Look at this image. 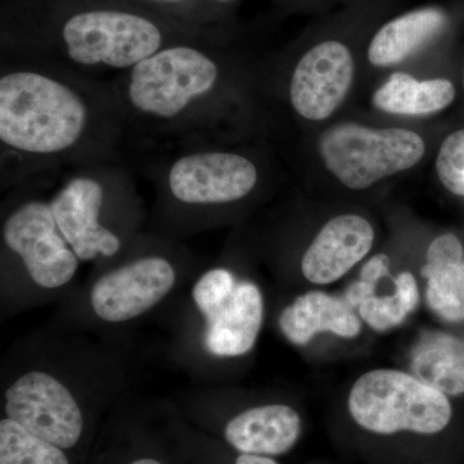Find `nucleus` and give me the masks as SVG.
Listing matches in <instances>:
<instances>
[{"label": "nucleus", "instance_id": "6e6552de", "mask_svg": "<svg viewBox=\"0 0 464 464\" xmlns=\"http://www.w3.org/2000/svg\"><path fill=\"white\" fill-rule=\"evenodd\" d=\"M3 240L41 288H61L78 271L79 258L58 231L50 204L34 200L18 207L3 225Z\"/></svg>", "mask_w": 464, "mask_h": 464}, {"label": "nucleus", "instance_id": "aec40b11", "mask_svg": "<svg viewBox=\"0 0 464 464\" xmlns=\"http://www.w3.org/2000/svg\"><path fill=\"white\" fill-rule=\"evenodd\" d=\"M0 464H70L63 449L5 418L0 422Z\"/></svg>", "mask_w": 464, "mask_h": 464}, {"label": "nucleus", "instance_id": "423d86ee", "mask_svg": "<svg viewBox=\"0 0 464 464\" xmlns=\"http://www.w3.org/2000/svg\"><path fill=\"white\" fill-rule=\"evenodd\" d=\"M192 299L206 320L204 343L212 355L237 357L255 347L264 323L257 285L237 282L226 268H213L195 283Z\"/></svg>", "mask_w": 464, "mask_h": 464}, {"label": "nucleus", "instance_id": "f257e3e1", "mask_svg": "<svg viewBox=\"0 0 464 464\" xmlns=\"http://www.w3.org/2000/svg\"><path fill=\"white\" fill-rule=\"evenodd\" d=\"M88 121L83 97L53 76L25 69L0 78V141L14 151L63 154L81 141Z\"/></svg>", "mask_w": 464, "mask_h": 464}, {"label": "nucleus", "instance_id": "4be33fe9", "mask_svg": "<svg viewBox=\"0 0 464 464\" xmlns=\"http://www.w3.org/2000/svg\"><path fill=\"white\" fill-rule=\"evenodd\" d=\"M436 170L449 191L464 197V130L451 133L442 142Z\"/></svg>", "mask_w": 464, "mask_h": 464}, {"label": "nucleus", "instance_id": "f03ea898", "mask_svg": "<svg viewBox=\"0 0 464 464\" xmlns=\"http://www.w3.org/2000/svg\"><path fill=\"white\" fill-rule=\"evenodd\" d=\"M348 411L362 429L378 435H433L450 423L453 414L445 393L393 369L362 375L348 396Z\"/></svg>", "mask_w": 464, "mask_h": 464}, {"label": "nucleus", "instance_id": "6ab92c4d", "mask_svg": "<svg viewBox=\"0 0 464 464\" xmlns=\"http://www.w3.org/2000/svg\"><path fill=\"white\" fill-rule=\"evenodd\" d=\"M427 304L441 319L450 323L464 320V259L447 262L427 261Z\"/></svg>", "mask_w": 464, "mask_h": 464}, {"label": "nucleus", "instance_id": "412c9836", "mask_svg": "<svg viewBox=\"0 0 464 464\" xmlns=\"http://www.w3.org/2000/svg\"><path fill=\"white\" fill-rule=\"evenodd\" d=\"M395 285L392 295H374L359 307L360 316L374 331L395 328L418 306L420 292L413 274H400L395 279Z\"/></svg>", "mask_w": 464, "mask_h": 464}, {"label": "nucleus", "instance_id": "b1692460", "mask_svg": "<svg viewBox=\"0 0 464 464\" xmlns=\"http://www.w3.org/2000/svg\"><path fill=\"white\" fill-rule=\"evenodd\" d=\"M374 295L375 285L359 280V282L351 284L350 288L347 289L346 295H344V302L351 308H359L362 306V304H364L366 299L374 297Z\"/></svg>", "mask_w": 464, "mask_h": 464}, {"label": "nucleus", "instance_id": "1a4fd4ad", "mask_svg": "<svg viewBox=\"0 0 464 464\" xmlns=\"http://www.w3.org/2000/svg\"><path fill=\"white\" fill-rule=\"evenodd\" d=\"M176 280V270L168 259L158 256L134 259L94 283L92 310L108 323L136 319L160 304Z\"/></svg>", "mask_w": 464, "mask_h": 464}, {"label": "nucleus", "instance_id": "9d476101", "mask_svg": "<svg viewBox=\"0 0 464 464\" xmlns=\"http://www.w3.org/2000/svg\"><path fill=\"white\" fill-rule=\"evenodd\" d=\"M257 181L255 164L234 152L185 155L174 161L168 173L173 197L194 206L234 203L246 198Z\"/></svg>", "mask_w": 464, "mask_h": 464}, {"label": "nucleus", "instance_id": "ddd939ff", "mask_svg": "<svg viewBox=\"0 0 464 464\" xmlns=\"http://www.w3.org/2000/svg\"><path fill=\"white\" fill-rule=\"evenodd\" d=\"M373 243V227L362 217H334L308 246L302 273L308 282L319 285L337 282L371 252Z\"/></svg>", "mask_w": 464, "mask_h": 464}, {"label": "nucleus", "instance_id": "bb28decb", "mask_svg": "<svg viewBox=\"0 0 464 464\" xmlns=\"http://www.w3.org/2000/svg\"><path fill=\"white\" fill-rule=\"evenodd\" d=\"M154 2L174 3V2H181V0H154Z\"/></svg>", "mask_w": 464, "mask_h": 464}, {"label": "nucleus", "instance_id": "7ed1b4c3", "mask_svg": "<svg viewBox=\"0 0 464 464\" xmlns=\"http://www.w3.org/2000/svg\"><path fill=\"white\" fill-rule=\"evenodd\" d=\"M219 79L215 61L197 48H163L130 70L127 99L139 114L169 121L212 93Z\"/></svg>", "mask_w": 464, "mask_h": 464}, {"label": "nucleus", "instance_id": "2eb2a0df", "mask_svg": "<svg viewBox=\"0 0 464 464\" xmlns=\"http://www.w3.org/2000/svg\"><path fill=\"white\" fill-rule=\"evenodd\" d=\"M280 331L286 340L304 346L319 333L331 332L343 338H353L362 331V323L344 299L324 292L304 293L279 317Z\"/></svg>", "mask_w": 464, "mask_h": 464}, {"label": "nucleus", "instance_id": "f3484780", "mask_svg": "<svg viewBox=\"0 0 464 464\" xmlns=\"http://www.w3.org/2000/svg\"><path fill=\"white\" fill-rule=\"evenodd\" d=\"M414 377L445 393H464V342L442 334L430 333L418 342L411 353Z\"/></svg>", "mask_w": 464, "mask_h": 464}, {"label": "nucleus", "instance_id": "4468645a", "mask_svg": "<svg viewBox=\"0 0 464 464\" xmlns=\"http://www.w3.org/2000/svg\"><path fill=\"white\" fill-rule=\"evenodd\" d=\"M301 418L284 404L256 406L241 411L225 427V439L241 454L282 456L301 435Z\"/></svg>", "mask_w": 464, "mask_h": 464}, {"label": "nucleus", "instance_id": "a211bd4d", "mask_svg": "<svg viewBox=\"0 0 464 464\" xmlns=\"http://www.w3.org/2000/svg\"><path fill=\"white\" fill-rule=\"evenodd\" d=\"M454 97L456 90L447 79L417 81L405 72H395L375 92L373 103L390 114L423 116L448 108Z\"/></svg>", "mask_w": 464, "mask_h": 464}, {"label": "nucleus", "instance_id": "f8f14e48", "mask_svg": "<svg viewBox=\"0 0 464 464\" xmlns=\"http://www.w3.org/2000/svg\"><path fill=\"white\" fill-rule=\"evenodd\" d=\"M103 188L91 177H76L50 203L58 231L81 261L112 257L121 250L118 235L100 224Z\"/></svg>", "mask_w": 464, "mask_h": 464}, {"label": "nucleus", "instance_id": "20e7f679", "mask_svg": "<svg viewBox=\"0 0 464 464\" xmlns=\"http://www.w3.org/2000/svg\"><path fill=\"white\" fill-rule=\"evenodd\" d=\"M319 149L329 172L353 190L371 188L386 177L411 169L426 150L422 137L411 130L356 124L326 130Z\"/></svg>", "mask_w": 464, "mask_h": 464}, {"label": "nucleus", "instance_id": "5701e85b", "mask_svg": "<svg viewBox=\"0 0 464 464\" xmlns=\"http://www.w3.org/2000/svg\"><path fill=\"white\" fill-rule=\"evenodd\" d=\"M389 256L381 253V255L374 256V257L366 262L364 267H362V274H360V280L377 286V283L380 282L382 277L389 275Z\"/></svg>", "mask_w": 464, "mask_h": 464}, {"label": "nucleus", "instance_id": "dca6fc26", "mask_svg": "<svg viewBox=\"0 0 464 464\" xmlns=\"http://www.w3.org/2000/svg\"><path fill=\"white\" fill-rule=\"evenodd\" d=\"M447 24V16L439 8H423L395 18L375 34L369 47L372 65L386 67L402 63Z\"/></svg>", "mask_w": 464, "mask_h": 464}, {"label": "nucleus", "instance_id": "0eeeda50", "mask_svg": "<svg viewBox=\"0 0 464 464\" xmlns=\"http://www.w3.org/2000/svg\"><path fill=\"white\" fill-rule=\"evenodd\" d=\"M5 414L27 431L61 449L78 444L84 430L81 406L72 391L42 371L21 375L5 391Z\"/></svg>", "mask_w": 464, "mask_h": 464}, {"label": "nucleus", "instance_id": "9b49d317", "mask_svg": "<svg viewBox=\"0 0 464 464\" xmlns=\"http://www.w3.org/2000/svg\"><path fill=\"white\" fill-rule=\"evenodd\" d=\"M353 79V60L346 45L324 42L308 51L293 72V108L308 121H324L346 99Z\"/></svg>", "mask_w": 464, "mask_h": 464}, {"label": "nucleus", "instance_id": "39448f33", "mask_svg": "<svg viewBox=\"0 0 464 464\" xmlns=\"http://www.w3.org/2000/svg\"><path fill=\"white\" fill-rule=\"evenodd\" d=\"M63 41L67 56L76 65L130 70L161 50L163 34L139 14L93 9L66 21Z\"/></svg>", "mask_w": 464, "mask_h": 464}, {"label": "nucleus", "instance_id": "393cba45", "mask_svg": "<svg viewBox=\"0 0 464 464\" xmlns=\"http://www.w3.org/2000/svg\"><path fill=\"white\" fill-rule=\"evenodd\" d=\"M235 464H277L273 458L256 456V454H241Z\"/></svg>", "mask_w": 464, "mask_h": 464}, {"label": "nucleus", "instance_id": "a878e982", "mask_svg": "<svg viewBox=\"0 0 464 464\" xmlns=\"http://www.w3.org/2000/svg\"><path fill=\"white\" fill-rule=\"evenodd\" d=\"M130 464H163L158 462V460L151 459V458H141V459L134 460V462Z\"/></svg>", "mask_w": 464, "mask_h": 464}]
</instances>
